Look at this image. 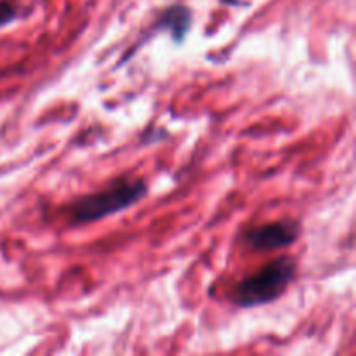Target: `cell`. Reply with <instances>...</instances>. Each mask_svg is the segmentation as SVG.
Masks as SVG:
<instances>
[{
    "label": "cell",
    "instance_id": "obj_1",
    "mask_svg": "<svg viewBox=\"0 0 356 356\" xmlns=\"http://www.w3.org/2000/svg\"><path fill=\"white\" fill-rule=\"evenodd\" d=\"M148 195L145 179H118L106 190L83 195L68 205V219L72 225H90L104 218L124 212L139 204Z\"/></svg>",
    "mask_w": 356,
    "mask_h": 356
},
{
    "label": "cell",
    "instance_id": "obj_2",
    "mask_svg": "<svg viewBox=\"0 0 356 356\" xmlns=\"http://www.w3.org/2000/svg\"><path fill=\"white\" fill-rule=\"evenodd\" d=\"M298 263L294 257H278L250 277L242 278L229 291V302L238 308H257L277 301L296 280Z\"/></svg>",
    "mask_w": 356,
    "mask_h": 356
},
{
    "label": "cell",
    "instance_id": "obj_3",
    "mask_svg": "<svg viewBox=\"0 0 356 356\" xmlns=\"http://www.w3.org/2000/svg\"><path fill=\"white\" fill-rule=\"evenodd\" d=\"M301 235V225L296 219H280L247 229L245 243L254 252L266 254L285 249L298 242Z\"/></svg>",
    "mask_w": 356,
    "mask_h": 356
},
{
    "label": "cell",
    "instance_id": "obj_4",
    "mask_svg": "<svg viewBox=\"0 0 356 356\" xmlns=\"http://www.w3.org/2000/svg\"><path fill=\"white\" fill-rule=\"evenodd\" d=\"M191 16L193 14H191L190 7L183 6V3H174V6L167 7L160 14L159 19L155 21L153 30L169 31L172 40L181 44V42H184V38H186L188 31L191 28Z\"/></svg>",
    "mask_w": 356,
    "mask_h": 356
},
{
    "label": "cell",
    "instance_id": "obj_5",
    "mask_svg": "<svg viewBox=\"0 0 356 356\" xmlns=\"http://www.w3.org/2000/svg\"><path fill=\"white\" fill-rule=\"evenodd\" d=\"M19 17V10L14 3L7 2V0H0V28L7 26L13 21H16Z\"/></svg>",
    "mask_w": 356,
    "mask_h": 356
}]
</instances>
